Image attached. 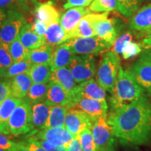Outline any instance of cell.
<instances>
[{
    "mask_svg": "<svg viewBox=\"0 0 151 151\" xmlns=\"http://www.w3.org/2000/svg\"><path fill=\"white\" fill-rule=\"evenodd\" d=\"M107 121L115 137L124 143L142 145L150 140L151 106L145 97L111 107Z\"/></svg>",
    "mask_w": 151,
    "mask_h": 151,
    "instance_id": "obj_1",
    "label": "cell"
},
{
    "mask_svg": "<svg viewBox=\"0 0 151 151\" xmlns=\"http://www.w3.org/2000/svg\"><path fill=\"white\" fill-rule=\"evenodd\" d=\"M111 94V107L127 104L145 97L144 89L138 84L131 71L124 70L121 66Z\"/></svg>",
    "mask_w": 151,
    "mask_h": 151,
    "instance_id": "obj_2",
    "label": "cell"
},
{
    "mask_svg": "<svg viewBox=\"0 0 151 151\" xmlns=\"http://www.w3.org/2000/svg\"><path fill=\"white\" fill-rule=\"evenodd\" d=\"M120 67L118 54L112 50L105 52L100 60L96 81L106 92L112 93Z\"/></svg>",
    "mask_w": 151,
    "mask_h": 151,
    "instance_id": "obj_3",
    "label": "cell"
},
{
    "mask_svg": "<svg viewBox=\"0 0 151 151\" xmlns=\"http://www.w3.org/2000/svg\"><path fill=\"white\" fill-rule=\"evenodd\" d=\"M11 135L26 134L34 129L32 104L26 99L15 109L9 121Z\"/></svg>",
    "mask_w": 151,
    "mask_h": 151,
    "instance_id": "obj_4",
    "label": "cell"
},
{
    "mask_svg": "<svg viewBox=\"0 0 151 151\" xmlns=\"http://www.w3.org/2000/svg\"><path fill=\"white\" fill-rule=\"evenodd\" d=\"M65 43L73 55H96L106 51L112 46L111 43L97 36L71 38Z\"/></svg>",
    "mask_w": 151,
    "mask_h": 151,
    "instance_id": "obj_5",
    "label": "cell"
},
{
    "mask_svg": "<svg viewBox=\"0 0 151 151\" xmlns=\"http://www.w3.org/2000/svg\"><path fill=\"white\" fill-rule=\"evenodd\" d=\"M107 116H100L92 120L91 131L97 151H109L114 147L116 137L107 121Z\"/></svg>",
    "mask_w": 151,
    "mask_h": 151,
    "instance_id": "obj_6",
    "label": "cell"
},
{
    "mask_svg": "<svg viewBox=\"0 0 151 151\" xmlns=\"http://www.w3.org/2000/svg\"><path fill=\"white\" fill-rule=\"evenodd\" d=\"M68 67L77 83L93 78L97 73L94 55H73Z\"/></svg>",
    "mask_w": 151,
    "mask_h": 151,
    "instance_id": "obj_7",
    "label": "cell"
},
{
    "mask_svg": "<svg viewBox=\"0 0 151 151\" xmlns=\"http://www.w3.org/2000/svg\"><path fill=\"white\" fill-rule=\"evenodd\" d=\"M26 20L18 10L7 11V17L0 28V41L10 44L18 37Z\"/></svg>",
    "mask_w": 151,
    "mask_h": 151,
    "instance_id": "obj_8",
    "label": "cell"
},
{
    "mask_svg": "<svg viewBox=\"0 0 151 151\" xmlns=\"http://www.w3.org/2000/svg\"><path fill=\"white\" fill-rule=\"evenodd\" d=\"M75 137H76L73 136L65 127H59L42 129L39 132L36 130L30 134L28 139L32 140L41 139L58 146H63L68 148L69 145Z\"/></svg>",
    "mask_w": 151,
    "mask_h": 151,
    "instance_id": "obj_9",
    "label": "cell"
},
{
    "mask_svg": "<svg viewBox=\"0 0 151 151\" xmlns=\"http://www.w3.org/2000/svg\"><path fill=\"white\" fill-rule=\"evenodd\" d=\"M92 119L86 113L76 108L68 109L65 116V127L75 137L83 130L91 128Z\"/></svg>",
    "mask_w": 151,
    "mask_h": 151,
    "instance_id": "obj_10",
    "label": "cell"
},
{
    "mask_svg": "<svg viewBox=\"0 0 151 151\" xmlns=\"http://www.w3.org/2000/svg\"><path fill=\"white\" fill-rule=\"evenodd\" d=\"M71 108L83 111L92 120L100 116L108 115V104L105 100H98L87 97H79L76 99Z\"/></svg>",
    "mask_w": 151,
    "mask_h": 151,
    "instance_id": "obj_11",
    "label": "cell"
},
{
    "mask_svg": "<svg viewBox=\"0 0 151 151\" xmlns=\"http://www.w3.org/2000/svg\"><path fill=\"white\" fill-rule=\"evenodd\" d=\"M109 17V13H90L87 14L81 20L76 27L69 35L71 38H86L96 36L94 32L95 24L100 20Z\"/></svg>",
    "mask_w": 151,
    "mask_h": 151,
    "instance_id": "obj_12",
    "label": "cell"
},
{
    "mask_svg": "<svg viewBox=\"0 0 151 151\" xmlns=\"http://www.w3.org/2000/svg\"><path fill=\"white\" fill-rule=\"evenodd\" d=\"M73 99L62 87L53 81L49 82V87L46 99L44 103L50 106H63L71 108Z\"/></svg>",
    "mask_w": 151,
    "mask_h": 151,
    "instance_id": "obj_13",
    "label": "cell"
},
{
    "mask_svg": "<svg viewBox=\"0 0 151 151\" xmlns=\"http://www.w3.org/2000/svg\"><path fill=\"white\" fill-rule=\"evenodd\" d=\"M106 91L98 83L97 81L91 78L78 85L73 103L79 97H87L106 101Z\"/></svg>",
    "mask_w": 151,
    "mask_h": 151,
    "instance_id": "obj_14",
    "label": "cell"
},
{
    "mask_svg": "<svg viewBox=\"0 0 151 151\" xmlns=\"http://www.w3.org/2000/svg\"><path fill=\"white\" fill-rule=\"evenodd\" d=\"M91 11L86 7H73L66 11L60 19V23L69 38V35L76 27L79 22L85 16Z\"/></svg>",
    "mask_w": 151,
    "mask_h": 151,
    "instance_id": "obj_15",
    "label": "cell"
},
{
    "mask_svg": "<svg viewBox=\"0 0 151 151\" xmlns=\"http://www.w3.org/2000/svg\"><path fill=\"white\" fill-rule=\"evenodd\" d=\"M130 71L138 84L151 92V63L139 58L134 63Z\"/></svg>",
    "mask_w": 151,
    "mask_h": 151,
    "instance_id": "obj_16",
    "label": "cell"
},
{
    "mask_svg": "<svg viewBox=\"0 0 151 151\" xmlns=\"http://www.w3.org/2000/svg\"><path fill=\"white\" fill-rule=\"evenodd\" d=\"M50 81H53L60 85L70 94L73 101L78 85L69 67H62L52 70Z\"/></svg>",
    "mask_w": 151,
    "mask_h": 151,
    "instance_id": "obj_17",
    "label": "cell"
},
{
    "mask_svg": "<svg viewBox=\"0 0 151 151\" xmlns=\"http://www.w3.org/2000/svg\"><path fill=\"white\" fill-rule=\"evenodd\" d=\"M129 28L142 33L151 32V4L143 6L132 16Z\"/></svg>",
    "mask_w": 151,
    "mask_h": 151,
    "instance_id": "obj_18",
    "label": "cell"
},
{
    "mask_svg": "<svg viewBox=\"0 0 151 151\" xmlns=\"http://www.w3.org/2000/svg\"><path fill=\"white\" fill-rule=\"evenodd\" d=\"M22 99L11 96L0 105V132L5 135H11L9 127V119L15 109L22 102Z\"/></svg>",
    "mask_w": 151,
    "mask_h": 151,
    "instance_id": "obj_19",
    "label": "cell"
},
{
    "mask_svg": "<svg viewBox=\"0 0 151 151\" xmlns=\"http://www.w3.org/2000/svg\"><path fill=\"white\" fill-rule=\"evenodd\" d=\"M94 32L97 37L113 46L118 37L116 20L113 18H109V17L99 20L94 26Z\"/></svg>",
    "mask_w": 151,
    "mask_h": 151,
    "instance_id": "obj_20",
    "label": "cell"
},
{
    "mask_svg": "<svg viewBox=\"0 0 151 151\" xmlns=\"http://www.w3.org/2000/svg\"><path fill=\"white\" fill-rule=\"evenodd\" d=\"M32 84L28 71L16 76L11 80V96L18 99H24Z\"/></svg>",
    "mask_w": 151,
    "mask_h": 151,
    "instance_id": "obj_21",
    "label": "cell"
},
{
    "mask_svg": "<svg viewBox=\"0 0 151 151\" xmlns=\"http://www.w3.org/2000/svg\"><path fill=\"white\" fill-rule=\"evenodd\" d=\"M20 39L23 46L29 50L39 48L46 43L45 37H40L32 29V24L26 23L20 32Z\"/></svg>",
    "mask_w": 151,
    "mask_h": 151,
    "instance_id": "obj_22",
    "label": "cell"
},
{
    "mask_svg": "<svg viewBox=\"0 0 151 151\" xmlns=\"http://www.w3.org/2000/svg\"><path fill=\"white\" fill-rule=\"evenodd\" d=\"M35 15L37 20L44 22L48 26L54 22H60L61 17L59 11L53 6V2L36 6Z\"/></svg>",
    "mask_w": 151,
    "mask_h": 151,
    "instance_id": "obj_23",
    "label": "cell"
},
{
    "mask_svg": "<svg viewBox=\"0 0 151 151\" xmlns=\"http://www.w3.org/2000/svg\"><path fill=\"white\" fill-rule=\"evenodd\" d=\"M45 39L48 44L53 47L63 44L69 40V38L60 22H56L48 26L45 34Z\"/></svg>",
    "mask_w": 151,
    "mask_h": 151,
    "instance_id": "obj_24",
    "label": "cell"
},
{
    "mask_svg": "<svg viewBox=\"0 0 151 151\" xmlns=\"http://www.w3.org/2000/svg\"><path fill=\"white\" fill-rule=\"evenodd\" d=\"M51 63L35 64L28 71L33 83H48L51 80Z\"/></svg>",
    "mask_w": 151,
    "mask_h": 151,
    "instance_id": "obj_25",
    "label": "cell"
},
{
    "mask_svg": "<svg viewBox=\"0 0 151 151\" xmlns=\"http://www.w3.org/2000/svg\"><path fill=\"white\" fill-rule=\"evenodd\" d=\"M34 128L44 129L50 113V106L46 103H37L32 105Z\"/></svg>",
    "mask_w": 151,
    "mask_h": 151,
    "instance_id": "obj_26",
    "label": "cell"
},
{
    "mask_svg": "<svg viewBox=\"0 0 151 151\" xmlns=\"http://www.w3.org/2000/svg\"><path fill=\"white\" fill-rule=\"evenodd\" d=\"M73 55L65 43L58 46L53 51L51 60L52 70L62 67H68Z\"/></svg>",
    "mask_w": 151,
    "mask_h": 151,
    "instance_id": "obj_27",
    "label": "cell"
},
{
    "mask_svg": "<svg viewBox=\"0 0 151 151\" xmlns=\"http://www.w3.org/2000/svg\"><path fill=\"white\" fill-rule=\"evenodd\" d=\"M68 109H69L68 106H50V116L47 120L44 129L65 127V116Z\"/></svg>",
    "mask_w": 151,
    "mask_h": 151,
    "instance_id": "obj_28",
    "label": "cell"
},
{
    "mask_svg": "<svg viewBox=\"0 0 151 151\" xmlns=\"http://www.w3.org/2000/svg\"><path fill=\"white\" fill-rule=\"evenodd\" d=\"M53 48L48 43L39 48L30 50L29 60L33 65L35 64H45L51 62Z\"/></svg>",
    "mask_w": 151,
    "mask_h": 151,
    "instance_id": "obj_29",
    "label": "cell"
},
{
    "mask_svg": "<svg viewBox=\"0 0 151 151\" xmlns=\"http://www.w3.org/2000/svg\"><path fill=\"white\" fill-rule=\"evenodd\" d=\"M49 83H33L24 99L31 104L44 102L48 93Z\"/></svg>",
    "mask_w": 151,
    "mask_h": 151,
    "instance_id": "obj_30",
    "label": "cell"
},
{
    "mask_svg": "<svg viewBox=\"0 0 151 151\" xmlns=\"http://www.w3.org/2000/svg\"><path fill=\"white\" fill-rule=\"evenodd\" d=\"M9 50L14 62H18L22 60H29L30 50L25 48L20 39V34L12 43L9 44Z\"/></svg>",
    "mask_w": 151,
    "mask_h": 151,
    "instance_id": "obj_31",
    "label": "cell"
},
{
    "mask_svg": "<svg viewBox=\"0 0 151 151\" xmlns=\"http://www.w3.org/2000/svg\"><path fill=\"white\" fill-rule=\"evenodd\" d=\"M90 11L93 13H109L118 10V4L116 0H93L88 7Z\"/></svg>",
    "mask_w": 151,
    "mask_h": 151,
    "instance_id": "obj_32",
    "label": "cell"
},
{
    "mask_svg": "<svg viewBox=\"0 0 151 151\" xmlns=\"http://www.w3.org/2000/svg\"><path fill=\"white\" fill-rule=\"evenodd\" d=\"M32 65L33 64L28 60L14 62L13 65L9 67V69L5 71L4 74V78H14L17 75L27 72Z\"/></svg>",
    "mask_w": 151,
    "mask_h": 151,
    "instance_id": "obj_33",
    "label": "cell"
},
{
    "mask_svg": "<svg viewBox=\"0 0 151 151\" xmlns=\"http://www.w3.org/2000/svg\"><path fill=\"white\" fill-rule=\"evenodd\" d=\"M118 11L125 17H131L138 10L141 0H116Z\"/></svg>",
    "mask_w": 151,
    "mask_h": 151,
    "instance_id": "obj_34",
    "label": "cell"
},
{
    "mask_svg": "<svg viewBox=\"0 0 151 151\" xmlns=\"http://www.w3.org/2000/svg\"><path fill=\"white\" fill-rule=\"evenodd\" d=\"M14 63L11 57L9 44L0 41V70L4 74L5 71Z\"/></svg>",
    "mask_w": 151,
    "mask_h": 151,
    "instance_id": "obj_35",
    "label": "cell"
},
{
    "mask_svg": "<svg viewBox=\"0 0 151 151\" xmlns=\"http://www.w3.org/2000/svg\"><path fill=\"white\" fill-rule=\"evenodd\" d=\"M83 151H97L91 128H87L78 136Z\"/></svg>",
    "mask_w": 151,
    "mask_h": 151,
    "instance_id": "obj_36",
    "label": "cell"
},
{
    "mask_svg": "<svg viewBox=\"0 0 151 151\" xmlns=\"http://www.w3.org/2000/svg\"><path fill=\"white\" fill-rule=\"evenodd\" d=\"M133 35L130 32H126L122 35L120 37L117 38L114 44L113 45L112 51L116 54H122L124 48L132 41Z\"/></svg>",
    "mask_w": 151,
    "mask_h": 151,
    "instance_id": "obj_37",
    "label": "cell"
},
{
    "mask_svg": "<svg viewBox=\"0 0 151 151\" xmlns=\"http://www.w3.org/2000/svg\"><path fill=\"white\" fill-rule=\"evenodd\" d=\"M142 46L141 44L134 41H131L124 49L122 52V58L127 60L139 55L142 51Z\"/></svg>",
    "mask_w": 151,
    "mask_h": 151,
    "instance_id": "obj_38",
    "label": "cell"
},
{
    "mask_svg": "<svg viewBox=\"0 0 151 151\" xmlns=\"http://www.w3.org/2000/svg\"><path fill=\"white\" fill-rule=\"evenodd\" d=\"M11 96V80L2 78L0 80V105L4 100Z\"/></svg>",
    "mask_w": 151,
    "mask_h": 151,
    "instance_id": "obj_39",
    "label": "cell"
},
{
    "mask_svg": "<svg viewBox=\"0 0 151 151\" xmlns=\"http://www.w3.org/2000/svg\"><path fill=\"white\" fill-rule=\"evenodd\" d=\"M32 141H35V142H37L39 146H41L46 151H67V147L63 146H58V145L54 144V143L48 142V141L41 140V139Z\"/></svg>",
    "mask_w": 151,
    "mask_h": 151,
    "instance_id": "obj_40",
    "label": "cell"
},
{
    "mask_svg": "<svg viewBox=\"0 0 151 151\" xmlns=\"http://www.w3.org/2000/svg\"><path fill=\"white\" fill-rule=\"evenodd\" d=\"M93 0H67L64 4V9H69L73 7L89 6Z\"/></svg>",
    "mask_w": 151,
    "mask_h": 151,
    "instance_id": "obj_41",
    "label": "cell"
},
{
    "mask_svg": "<svg viewBox=\"0 0 151 151\" xmlns=\"http://www.w3.org/2000/svg\"><path fill=\"white\" fill-rule=\"evenodd\" d=\"M47 28H48L47 24H45L44 22L40 21V20H37V19L32 24V29L33 30L34 32L40 36V37H45V34L46 32Z\"/></svg>",
    "mask_w": 151,
    "mask_h": 151,
    "instance_id": "obj_42",
    "label": "cell"
},
{
    "mask_svg": "<svg viewBox=\"0 0 151 151\" xmlns=\"http://www.w3.org/2000/svg\"><path fill=\"white\" fill-rule=\"evenodd\" d=\"M15 145H16V143L10 140L7 135L0 132V148L11 151Z\"/></svg>",
    "mask_w": 151,
    "mask_h": 151,
    "instance_id": "obj_43",
    "label": "cell"
},
{
    "mask_svg": "<svg viewBox=\"0 0 151 151\" xmlns=\"http://www.w3.org/2000/svg\"><path fill=\"white\" fill-rule=\"evenodd\" d=\"M21 8L15 0H0V9L1 10H18Z\"/></svg>",
    "mask_w": 151,
    "mask_h": 151,
    "instance_id": "obj_44",
    "label": "cell"
},
{
    "mask_svg": "<svg viewBox=\"0 0 151 151\" xmlns=\"http://www.w3.org/2000/svg\"><path fill=\"white\" fill-rule=\"evenodd\" d=\"M24 144L29 149L30 151H46L41 146H39L37 142L31 139H27L26 141H23Z\"/></svg>",
    "mask_w": 151,
    "mask_h": 151,
    "instance_id": "obj_45",
    "label": "cell"
},
{
    "mask_svg": "<svg viewBox=\"0 0 151 151\" xmlns=\"http://www.w3.org/2000/svg\"><path fill=\"white\" fill-rule=\"evenodd\" d=\"M67 151H83L78 137H75L67 148Z\"/></svg>",
    "mask_w": 151,
    "mask_h": 151,
    "instance_id": "obj_46",
    "label": "cell"
},
{
    "mask_svg": "<svg viewBox=\"0 0 151 151\" xmlns=\"http://www.w3.org/2000/svg\"><path fill=\"white\" fill-rule=\"evenodd\" d=\"M141 45L144 50L151 48V32H150L144 37V39L142 40V42H141Z\"/></svg>",
    "mask_w": 151,
    "mask_h": 151,
    "instance_id": "obj_47",
    "label": "cell"
},
{
    "mask_svg": "<svg viewBox=\"0 0 151 151\" xmlns=\"http://www.w3.org/2000/svg\"><path fill=\"white\" fill-rule=\"evenodd\" d=\"M17 3L19 5L21 6V8L23 9H27L28 8V6L29 4H33L36 5L35 3V0H15Z\"/></svg>",
    "mask_w": 151,
    "mask_h": 151,
    "instance_id": "obj_48",
    "label": "cell"
},
{
    "mask_svg": "<svg viewBox=\"0 0 151 151\" xmlns=\"http://www.w3.org/2000/svg\"><path fill=\"white\" fill-rule=\"evenodd\" d=\"M11 151H30V150L24 144L23 142H20L16 143V145Z\"/></svg>",
    "mask_w": 151,
    "mask_h": 151,
    "instance_id": "obj_49",
    "label": "cell"
},
{
    "mask_svg": "<svg viewBox=\"0 0 151 151\" xmlns=\"http://www.w3.org/2000/svg\"><path fill=\"white\" fill-rule=\"evenodd\" d=\"M141 59L146 60L151 63V48L146 49V50H143V52L141 53L140 55Z\"/></svg>",
    "mask_w": 151,
    "mask_h": 151,
    "instance_id": "obj_50",
    "label": "cell"
},
{
    "mask_svg": "<svg viewBox=\"0 0 151 151\" xmlns=\"http://www.w3.org/2000/svg\"><path fill=\"white\" fill-rule=\"evenodd\" d=\"M7 17V11L6 10H1L0 9V28H1V26L4 22L5 20L6 19Z\"/></svg>",
    "mask_w": 151,
    "mask_h": 151,
    "instance_id": "obj_51",
    "label": "cell"
},
{
    "mask_svg": "<svg viewBox=\"0 0 151 151\" xmlns=\"http://www.w3.org/2000/svg\"><path fill=\"white\" fill-rule=\"evenodd\" d=\"M54 0H35L36 6L39 4H46L49 2H54Z\"/></svg>",
    "mask_w": 151,
    "mask_h": 151,
    "instance_id": "obj_52",
    "label": "cell"
},
{
    "mask_svg": "<svg viewBox=\"0 0 151 151\" xmlns=\"http://www.w3.org/2000/svg\"><path fill=\"white\" fill-rule=\"evenodd\" d=\"M2 78H4L3 73H2V72H1V71L0 70V80H1V79H2Z\"/></svg>",
    "mask_w": 151,
    "mask_h": 151,
    "instance_id": "obj_53",
    "label": "cell"
},
{
    "mask_svg": "<svg viewBox=\"0 0 151 151\" xmlns=\"http://www.w3.org/2000/svg\"><path fill=\"white\" fill-rule=\"evenodd\" d=\"M0 151H8V150H4V149H2V148H0Z\"/></svg>",
    "mask_w": 151,
    "mask_h": 151,
    "instance_id": "obj_54",
    "label": "cell"
},
{
    "mask_svg": "<svg viewBox=\"0 0 151 151\" xmlns=\"http://www.w3.org/2000/svg\"><path fill=\"white\" fill-rule=\"evenodd\" d=\"M109 151H115V150H114V149H112V150H109Z\"/></svg>",
    "mask_w": 151,
    "mask_h": 151,
    "instance_id": "obj_55",
    "label": "cell"
},
{
    "mask_svg": "<svg viewBox=\"0 0 151 151\" xmlns=\"http://www.w3.org/2000/svg\"><path fill=\"white\" fill-rule=\"evenodd\" d=\"M54 1H55V0H54Z\"/></svg>",
    "mask_w": 151,
    "mask_h": 151,
    "instance_id": "obj_56",
    "label": "cell"
}]
</instances>
